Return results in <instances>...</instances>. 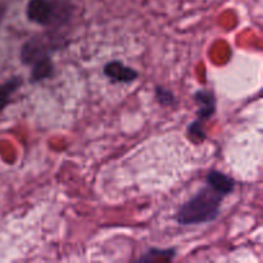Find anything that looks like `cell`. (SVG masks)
Masks as SVG:
<instances>
[{"label": "cell", "mask_w": 263, "mask_h": 263, "mask_svg": "<svg viewBox=\"0 0 263 263\" xmlns=\"http://www.w3.org/2000/svg\"><path fill=\"white\" fill-rule=\"evenodd\" d=\"M226 195L207 184L177 210L176 221L182 226L200 225L215 221L220 216Z\"/></svg>", "instance_id": "1"}, {"label": "cell", "mask_w": 263, "mask_h": 263, "mask_svg": "<svg viewBox=\"0 0 263 263\" xmlns=\"http://www.w3.org/2000/svg\"><path fill=\"white\" fill-rule=\"evenodd\" d=\"M54 45L43 36H35L26 41L21 49V62L31 68V81L40 82L50 79L54 73V64L50 51Z\"/></svg>", "instance_id": "2"}, {"label": "cell", "mask_w": 263, "mask_h": 263, "mask_svg": "<svg viewBox=\"0 0 263 263\" xmlns=\"http://www.w3.org/2000/svg\"><path fill=\"white\" fill-rule=\"evenodd\" d=\"M72 7L67 0H30L26 7L27 20L44 27H59L68 22Z\"/></svg>", "instance_id": "3"}, {"label": "cell", "mask_w": 263, "mask_h": 263, "mask_svg": "<svg viewBox=\"0 0 263 263\" xmlns=\"http://www.w3.org/2000/svg\"><path fill=\"white\" fill-rule=\"evenodd\" d=\"M103 72L110 81L117 82V84H130L139 77L138 71H135L131 67L125 66L120 61L108 62L103 68Z\"/></svg>", "instance_id": "4"}, {"label": "cell", "mask_w": 263, "mask_h": 263, "mask_svg": "<svg viewBox=\"0 0 263 263\" xmlns=\"http://www.w3.org/2000/svg\"><path fill=\"white\" fill-rule=\"evenodd\" d=\"M194 100L198 104L197 121L204 123L215 115L216 112V97L212 90L200 89L194 92Z\"/></svg>", "instance_id": "5"}, {"label": "cell", "mask_w": 263, "mask_h": 263, "mask_svg": "<svg viewBox=\"0 0 263 263\" xmlns=\"http://www.w3.org/2000/svg\"><path fill=\"white\" fill-rule=\"evenodd\" d=\"M205 182L212 185L213 187H216L220 192H222L226 197L233 193L234 186H235V181H234L233 177L223 174V172L217 171V170H211L208 172L207 177H205Z\"/></svg>", "instance_id": "6"}, {"label": "cell", "mask_w": 263, "mask_h": 263, "mask_svg": "<svg viewBox=\"0 0 263 263\" xmlns=\"http://www.w3.org/2000/svg\"><path fill=\"white\" fill-rule=\"evenodd\" d=\"M23 80L21 76L12 77L9 81L0 84V112L7 107L12 100V95L22 86Z\"/></svg>", "instance_id": "7"}, {"label": "cell", "mask_w": 263, "mask_h": 263, "mask_svg": "<svg viewBox=\"0 0 263 263\" xmlns=\"http://www.w3.org/2000/svg\"><path fill=\"white\" fill-rule=\"evenodd\" d=\"M176 257V249L168 248V249H159V248H152L148 252L143 254L140 258L138 259L139 262H171L174 261Z\"/></svg>", "instance_id": "8"}, {"label": "cell", "mask_w": 263, "mask_h": 263, "mask_svg": "<svg viewBox=\"0 0 263 263\" xmlns=\"http://www.w3.org/2000/svg\"><path fill=\"white\" fill-rule=\"evenodd\" d=\"M187 136L190 140L195 144H202L203 141L207 139V134L204 130V123L199 122V121H193L187 126Z\"/></svg>", "instance_id": "9"}, {"label": "cell", "mask_w": 263, "mask_h": 263, "mask_svg": "<svg viewBox=\"0 0 263 263\" xmlns=\"http://www.w3.org/2000/svg\"><path fill=\"white\" fill-rule=\"evenodd\" d=\"M156 99L163 107H172L176 104V98H175L174 92L163 86L156 87Z\"/></svg>", "instance_id": "10"}, {"label": "cell", "mask_w": 263, "mask_h": 263, "mask_svg": "<svg viewBox=\"0 0 263 263\" xmlns=\"http://www.w3.org/2000/svg\"><path fill=\"white\" fill-rule=\"evenodd\" d=\"M4 10H5V7H3V5L0 4V21H2L3 14H4Z\"/></svg>", "instance_id": "11"}]
</instances>
